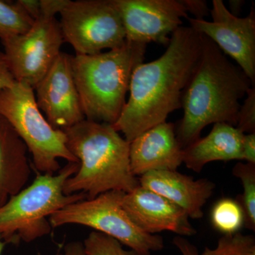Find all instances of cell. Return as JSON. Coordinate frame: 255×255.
<instances>
[{
    "mask_svg": "<svg viewBox=\"0 0 255 255\" xmlns=\"http://www.w3.org/2000/svg\"><path fill=\"white\" fill-rule=\"evenodd\" d=\"M122 204L132 222L148 234L169 231L184 237L196 233L184 210L141 186L125 193Z\"/></svg>",
    "mask_w": 255,
    "mask_h": 255,
    "instance_id": "obj_13",
    "label": "cell"
},
{
    "mask_svg": "<svg viewBox=\"0 0 255 255\" xmlns=\"http://www.w3.org/2000/svg\"><path fill=\"white\" fill-rule=\"evenodd\" d=\"M245 4H246L245 0H229V1H228V4H229L228 11L233 16L240 17V15L241 14L242 10H243Z\"/></svg>",
    "mask_w": 255,
    "mask_h": 255,
    "instance_id": "obj_31",
    "label": "cell"
},
{
    "mask_svg": "<svg viewBox=\"0 0 255 255\" xmlns=\"http://www.w3.org/2000/svg\"><path fill=\"white\" fill-rule=\"evenodd\" d=\"M182 163L183 149L173 123L158 124L130 142V169L136 177L153 171L177 170Z\"/></svg>",
    "mask_w": 255,
    "mask_h": 255,
    "instance_id": "obj_14",
    "label": "cell"
},
{
    "mask_svg": "<svg viewBox=\"0 0 255 255\" xmlns=\"http://www.w3.org/2000/svg\"><path fill=\"white\" fill-rule=\"evenodd\" d=\"M79 162H68L56 174H38L33 182L0 207V236L6 244L31 243L49 235V217L65 206L87 199L85 193L65 195L64 184L78 172Z\"/></svg>",
    "mask_w": 255,
    "mask_h": 255,
    "instance_id": "obj_5",
    "label": "cell"
},
{
    "mask_svg": "<svg viewBox=\"0 0 255 255\" xmlns=\"http://www.w3.org/2000/svg\"><path fill=\"white\" fill-rule=\"evenodd\" d=\"M70 0H40V18L55 17L61 12Z\"/></svg>",
    "mask_w": 255,
    "mask_h": 255,
    "instance_id": "obj_24",
    "label": "cell"
},
{
    "mask_svg": "<svg viewBox=\"0 0 255 255\" xmlns=\"http://www.w3.org/2000/svg\"><path fill=\"white\" fill-rule=\"evenodd\" d=\"M210 14L212 21L189 17L190 27L210 38L255 85V9L246 17H237L228 11L222 0H214Z\"/></svg>",
    "mask_w": 255,
    "mask_h": 255,
    "instance_id": "obj_10",
    "label": "cell"
},
{
    "mask_svg": "<svg viewBox=\"0 0 255 255\" xmlns=\"http://www.w3.org/2000/svg\"><path fill=\"white\" fill-rule=\"evenodd\" d=\"M211 219L214 227L223 235L235 234L244 225V211L239 201L225 198L215 204Z\"/></svg>",
    "mask_w": 255,
    "mask_h": 255,
    "instance_id": "obj_18",
    "label": "cell"
},
{
    "mask_svg": "<svg viewBox=\"0 0 255 255\" xmlns=\"http://www.w3.org/2000/svg\"><path fill=\"white\" fill-rule=\"evenodd\" d=\"M251 87L253 84L243 70L203 35L200 58L183 95L184 114L175 128L182 148L200 138L201 131L210 124L236 127L240 100Z\"/></svg>",
    "mask_w": 255,
    "mask_h": 255,
    "instance_id": "obj_2",
    "label": "cell"
},
{
    "mask_svg": "<svg viewBox=\"0 0 255 255\" xmlns=\"http://www.w3.org/2000/svg\"><path fill=\"white\" fill-rule=\"evenodd\" d=\"M63 131L68 150L80 163L64 184L65 195L82 192L92 199L111 191L128 193L139 186L130 169V142L112 125L85 119Z\"/></svg>",
    "mask_w": 255,
    "mask_h": 255,
    "instance_id": "obj_3",
    "label": "cell"
},
{
    "mask_svg": "<svg viewBox=\"0 0 255 255\" xmlns=\"http://www.w3.org/2000/svg\"><path fill=\"white\" fill-rule=\"evenodd\" d=\"M56 255H87L83 244L80 242H71L64 248L63 251Z\"/></svg>",
    "mask_w": 255,
    "mask_h": 255,
    "instance_id": "obj_30",
    "label": "cell"
},
{
    "mask_svg": "<svg viewBox=\"0 0 255 255\" xmlns=\"http://www.w3.org/2000/svg\"><path fill=\"white\" fill-rule=\"evenodd\" d=\"M187 14L190 13L195 19H204L210 14V9L205 0H181Z\"/></svg>",
    "mask_w": 255,
    "mask_h": 255,
    "instance_id": "obj_25",
    "label": "cell"
},
{
    "mask_svg": "<svg viewBox=\"0 0 255 255\" xmlns=\"http://www.w3.org/2000/svg\"><path fill=\"white\" fill-rule=\"evenodd\" d=\"M125 192L111 191L92 199L73 203L51 215L52 228L75 224L87 226L94 231L115 238L140 255H151L162 251L163 238L143 232L132 222L122 207Z\"/></svg>",
    "mask_w": 255,
    "mask_h": 255,
    "instance_id": "obj_7",
    "label": "cell"
},
{
    "mask_svg": "<svg viewBox=\"0 0 255 255\" xmlns=\"http://www.w3.org/2000/svg\"><path fill=\"white\" fill-rule=\"evenodd\" d=\"M124 29L126 41L167 46L171 35L189 18L181 0H114Z\"/></svg>",
    "mask_w": 255,
    "mask_h": 255,
    "instance_id": "obj_11",
    "label": "cell"
},
{
    "mask_svg": "<svg viewBox=\"0 0 255 255\" xmlns=\"http://www.w3.org/2000/svg\"><path fill=\"white\" fill-rule=\"evenodd\" d=\"M243 135L237 128L230 124H215L209 135L183 149V163L188 169L200 172L209 162L243 160Z\"/></svg>",
    "mask_w": 255,
    "mask_h": 255,
    "instance_id": "obj_17",
    "label": "cell"
},
{
    "mask_svg": "<svg viewBox=\"0 0 255 255\" xmlns=\"http://www.w3.org/2000/svg\"><path fill=\"white\" fill-rule=\"evenodd\" d=\"M28 149L0 115V207L26 187L31 174Z\"/></svg>",
    "mask_w": 255,
    "mask_h": 255,
    "instance_id": "obj_16",
    "label": "cell"
},
{
    "mask_svg": "<svg viewBox=\"0 0 255 255\" xmlns=\"http://www.w3.org/2000/svg\"><path fill=\"white\" fill-rule=\"evenodd\" d=\"M73 55L60 52L46 75L34 88L37 105L54 128L65 130L85 120L74 80Z\"/></svg>",
    "mask_w": 255,
    "mask_h": 255,
    "instance_id": "obj_12",
    "label": "cell"
},
{
    "mask_svg": "<svg viewBox=\"0 0 255 255\" xmlns=\"http://www.w3.org/2000/svg\"><path fill=\"white\" fill-rule=\"evenodd\" d=\"M6 243H5L3 238L0 236V255L2 254L3 250H4V246H6Z\"/></svg>",
    "mask_w": 255,
    "mask_h": 255,
    "instance_id": "obj_32",
    "label": "cell"
},
{
    "mask_svg": "<svg viewBox=\"0 0 255 255\" xmlns=\"http://www.w3.org/2000/svg\"><path fill=\"white\" fill-rule=\"evenodd\" d=\"M15 82L4 53L0 52V92L12 86Z\"/></svg>",
    "mask_w": 255,
    "mask_h": 255,
    "instance_id": "obj_26",
    "label": "cell"
},
{
    "mask_svg": "<svg viewBox=\"0 0 255 255\" xmlns=\"http://www.w3.org/2000/svg\"><path fill=\"white\" fill-rule=\"evenodd\" d=\"M172 243L179 250L182 255H199L197 248L187 239L181 236L174 238Z\"/></svg>",
    "mask_w": 255,
    "mask_h": 255,
    "instance_id": "obj_28",
    "label": "cell"
},
{
    "mask_svg": "<svg viewBox=\"0 0 255 255\" xmlns=\"http://www.w3.org/2000/svg\"><path fill=\"white\" fill-rule=\"evenodd\" d=\"M1 41L15 80L33 90L55 63L64 43L55 17L38 18L26 33Z\"/></svg>",
    "mask_w": 255,
    "mask_h": 255,
    "instance_id": "obj_9",
    "label": "cell"
},
{
    "mask_svg": "<svg viewBox=\"0 0 255 255\" xmlns=\"http://www.w3.org/2000/svg\"><path fill=\"white\" fill-rule=\"evenodd\" d=\"M199 255H255V238L241 233L223 235L214 249L206 247Z\"/></svg>",
    "mask_w": 255,
    "mask_h": 255,
    "instance_id": "obj_21",
    "label": "cell"
},
{
    "mask_svg": "<svg viewBox=\"0 0 255 255\" xmlns=\"http://www.w3.org/2000/svg\"><path fill=\"white\" fill-rule=\"evenodd\" d=\"M233 174L240 179L243 186L241 203L245 214V223L250 229L255 230V164L238 162Z\"/></svg>",
    "mask_w": 255,
    "mask_h": 255,
    "instance_id": "obj_20",
    "label": "cell"
},
{
    "mask_svg": "<svg viewBox=\"0 0 255 255\" xmlns=\"http://www.w3.org/2000/svg\"><path fill=\"white\" fill-rule=\"evenodd\" d=\"M202 43L203 34L190 26H180L171 35L163 54L134 70L128 100L112 125L128 142L164 123L169 114L182 108L183 95L200 58Z\"/></svg>",
    "mask_w": 255,
    "mask_h": 255,
    "instance_id": "obj_1",
    "label": "cell"
},
{
    "mask_svg": "<svg viewBox=\"0 0 255 255\" xmlns=\"http://www.w3.org/2000/svg\"><path fill=\"white\" fill-rule=\"evenodd\" d=\"M64 42L75 55H94L126 43L123 22L114 0H70L60 12Z\"/></svg>",
    "mask_w": 255,
    "mask_h": 255,
    "instance_id": "obj_8",
    "label": "cell"
},
{
    "mask_svg": "<svg viewBox=\"0 0 255 255\" xmlns=\"http://www.w3.org/2000/svg\"><path fill=\"white\" fill-rule=\"evenodd\" d=\"M146 44L123 46L72 58L74 80L85 119L113 125L126 103L134 70L143 63Z\"/></svg>",
    "mask_w": 255,
    "mask_h": 255,
    "instance_id": "obj_4",
    "label": "cell"
},
{
    "mask_svg": "<svg viewBox=\"0 0 255 255\" xmlns=\"http://www.w3.org/2000/svg\"><path fill=\"white\" fill-rule=\"evenodd\" d=\"M16 1L34 21L40 18V0H17Z\"/></svg>",
    "mask_w": 255,
    "mask_h": 255,
    "instance_id": "obj_29",
    "label": "cell"
},
{
    "mask_svg": "<svg viewBox=\"0 0 255 255\" xmlns=\"http://www.w3.org/2000/svg\"><path fill=\"white\" fill-rule=\"evenodd\" d=\"M0 115L14 129L33 158V167L41 174L60 170L58 159L79 162L68 150L63 130L54 128L37 105L34 90L15 82L0 92Z\"/></svg>",
    "mask_w": 255,
    "mask_h": 255,
    "instance_id": "obj_6",
    "label": "cell"
},
{
    "mask_svg": "<svg viewBox=\"0 0 255 255\" xmlns=\"http://www.w3.org/2000/svg\"><path fill=\"white\" fill-rule=\"evenodd\" d=\"M240 108L236 128L243 134L255 132V88L251 87Z\"/></svg>",
    "mask_w": 255,
    "mask_h": 255,
    "instance_id": "obj_23",
    "label": "cell"
},
{
    "mask_svg": "<svg viewBox=\"0 0 255 255\" xmlns=\"http://www.w3.org/2000/svg\"><path fill=\"white\" fill-rule=\"evenodd\" d=\"M34 21L16 1L0 0V39L26 33Z\"/></svg>",
    "mask_w": 255,
    "mask_h": 255,
    "instance_id": "obj_19",
    "label": "cell"
},
{
    "mask_svg": "<svg viewBox=\"0 0 255 255\" xmlns=\"http://www.w3.org/2000/svg\"><path fill=\"white\" fill-rule=\"evenodd\" d=\"M242 157L249 163L255 164V132L244 134L242 141Z\"/></svg>",
    "mask_w": 255,
    "mask_h": 255,
    "instance_id": "obj_27",
    "label": "cell"
},
{
    "mask_svg": "<svg viewBox=\"0 0 255 255\" xmlns=\"http://www.w3.org/2000/svg\"><path fill=\"white\" fill-rule=\"evenodd\" d=\"M138 181L139 185L168 199L192 219L203 218V207L216 187L209 179L195 180L177 170L147 172L140 176Z\"/></svg>",
    "mask_w": 255,
    "mask_h": 255,
    "instance_id": "obj_15",
    "label": "cell"
},
{
    "mask_svg": "<svg viewBox=\"0 0 255 255\" xmlns=\"http://www.w3.org/2000/svg\"><path fill=\"white\" fill-rule=\"evenodd\" d=\"M84 250L87 255H140L132 250H126L115 238L92 231L85 240Z\"/></svg>",
    "mask_w": 255,
    "mask_h": 255,
    "instance_id": "obj_22",
    "label": "cell"
}]
</instances>
